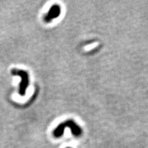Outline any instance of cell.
Returning a JSON list of instances; mask_svg holds the SVG:
<instances>
[{"mask_svg": "<svg viewBox=\"0 0 148 148\" xmlns=\"http://www.w3.org/2000/svg\"><path fill=\"white\" fill-rule=\"evenodd\" d=\"M11 74L14 76H18L21 78V82L18 88V94L21 96H24L26 94V91L29 85V75L26 71L18 69H12Z\"/></svg>", "mask_w": 148, "mask_h": 148, "instance_id": "1", "label": "cell"}, {"mask_svg": "<svg viewBox=\"0 0 148 148\" xmlns=\"http://www.w3.org/2000/svg\"><path fill=\"white\" fill-rule=\"evenodd\" d=\"M61 13V9L58 4H54L49 9L48 12L44 17V21L46 23L51 22L54 18H58Z\"/></svg>", "mask_w": 148, "mask_h": 148, "instance_id": "2", "label": "cell"}, {"mask_svg": "<svg viewBox=\"0 0 148 148\" xmlns=\"http://www.w3.org/2000/svg\"><path fill=\"white\" fill-rule=\"evenodd\" d=\"M63 123L66 127H69L71 129V132L74 136H79L82 135V130L81 128L78 125H77L73 120H67V121L63 122Z\"/></svg>", "mask_w": 148, "mask_h": 148, "instance_id": "3", "label": "cell"}, {"mask_svg": "<svg viewBox=\"0 0 148 148\" xmlns=\"http://www.w3.org/2000/svg\"><path fill=\"white\" fill-rule=\"evenodd\" d=\"M67 148H69V147H67Z\"/></svg>", "mask_w": 148, "mask_h": 148, "instance_id": "4", "label": "cell"}]
</instances>
